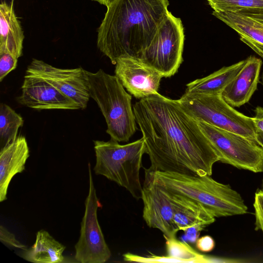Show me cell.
<instances>
[{
    "instance_id": "cell-13",
    "label": "cell",
    "mask_w": 263,
    "mask_h": 263,
    "mask_svg": "<svg viewBox=\"0 0 263 263\" xmlns=\"http://www.w3.org/2000/svg\"><path fill=\"white\" fill-rule=\"evenodd\" d=\"M21 88L17 100L24 106L38 110L80 109L76 102L41 78L25 74Z\"/></svg>"
},
{
    "instance_id": "cell-29",
    "label": "cell",
    "mask_w": 263,
    "mask_h": 263,
    "mask_svg": "<svg viewBox=\"0 0 263 263\" xmlns=\"http://www.w3.org/2000/svg\"><path fill=\"white\" fill-rule=\"evenodd\" d=\"M255 115L252 117L256 130L263 132V107L258 106L254 110Z\"/></svg>"
},
{
    "instance_id": "cell-30",
    "label": "cell",
    "mask_w": 263,
    "mask_h": 263,
    "mask_svg": "<svg viewBox=\"0 0 263 263\" xmlns=\"http://www.w3.org/2000/svg\"><path fill=\"white\" fill-rule=\"evenodd\" d=\"M254 140L263 148V132L256 130Z\"/></svg>"
},
{
    "instance_id": "cell-31",
    "label": "cell",
    "mask_w": 263,
    "mask_h": 263,
    "mask_svg": "<svg viewBox=\"0 0 263 263\" xmlns=\"http://www.w3.org/2000/svg\"><path fill=\"white\" fill-rule=\"evenodd\" d=\"M92 1L98 2L100 4L104 5L107 7L112 0H92Z\"/></svg>"
},
{
    "instance_id": "cell-28",
    "label": "cell",
    "mask_w": 263,
    "mask_h": 263,
    "mask_svg": "<svg viewBox=\"0 0 263 263\" xmlns=\"http://www.w3.org/2000/svg\"><path fill=\"white\" fill-rule=\"evenodd\" d=\"M205 227L199 225H196L187 228L184 231L185 239L192 243L196 242L199 238L201 231Z\"/></svg>"
},
{
    "instance_id": "cell-24",
    "label": "cell",
    "mask_w": 263,
    "mask_h": 263,
    "mask_svg": "<svg viewBox=\"0 0 263 263\" xmlns=\"http://www.w3.org/2000/svg\"><path fill=\"white\" fill-rule=\"evenodd\" d=\"M17 59L10 53L0 52L1 82L8 73L16 68Z\"/></svg>"
},
{
    "instance_id": "cell-11",
    "label": "cell",
    "mask_w": 263,
    "mask_h": 263,
    "mask_svg": "<svg viewBox=\"0 0 263 263\" xmlns=\"http://www.w3.org/2000/svg\"><path fill=\"white\" fill-rule=\"evenodd\" d=\"M141 199L143 218L147 225L159 229L164 238L176 237L179 231L173 220V208L166 191L145 175Z\"/></svg>"
},
{
    "instance_id": "cell-5",
    "label": "cell",
    "mask_w": 263,
    "mask_h": 263,
    "mask_svg": "<svg viewBox=\"0 0 263 263\" xmlns=\"http://www.w3.org/2000/svg\"><path fill=\"white\" fill-rule=\"evenodd\" d=\"M93 143L95 174L125 188L135 198L141 199L140 170L143 155L146 153L143 138L123 145L112 139L108 141L95 140Z\"/></svg>"
},
{
    "instance_id": "cell-25",
    "label": "cell",
    "mask_w": 263,
    "mask_h": 263,
    "mask_svg": "<svg viewBox=\"0 0 263 263\" xmlns=\"http://www.w3.org/2000/svg\"><path fill=\"white\" fill-rule=\"evenodd\" d=\"M255 217V230L263 233V189L258 190L255 194L253 203Z\"/></svg>"
},
{
    "instance_id": "cell-6",
    "label": "cell",
    "mask_w": 263,
    "mask_h": 263,
    "mask_svg": "<svg viewBox=\"0 0 263 263\" xmlns=\"http://www.w3.org/2000/svg\"><path fill=\"white\" fill-rule=\"evenodd\" d=\"M178 101L182 109L196 121L255 140L256 129L252 117L235 109L221 95L184 93Z\"/></svg>"
},
{
    "instance_id": "cell-18",
    "label": "cell",
    "mask_w": 263,
    "mask_h": 263,
    "mask_svg": "<svg viewBox=\"0 0 263 263\" xmlns=\"http://www.w3.org/2000/svg\"><path fill=\"white\" fill-rule=\"evenodd\" d=\"M24 35L12 6L0 4V52L11 54L18 59L22 55Z\"/></svg>"
},
{
    "instance_id": "cell-33",
    "label": "cell",
    "mask_w": 263,
    "mask_h": 263,
    "mask_svg": "<svg viewBox=\"0 0 263 263\" xmlns=\"http://www.w3.org/2000/svg\"><path fill=\"white\" fill-rule=\"evenodd\" d=\"M261 187H262V189H263V178H262V182H261Z\"/></svg>"
},
{
    "instance_id": "cell-23",
    "label": "cell",
    "mask_w": 263,
    "mask_h": 263,
    "mask_svg": "<svg viewBox=\"0 0 263 263\" xmlns=\"http://www.w3.org/2000/svg\"><path fill=\"white\" fill-rule=\"evenodd\" d=\"M24 124L22 116L6 104L0 105V142L1 148L14 140Z\"/></svg>"
},
{
    "instance_id": "cell-15",
    "label": "cell",
    "mask_w": 263,
    "mask_h": 263,
    "mask_svg": "<svg viewBox=\"0 0 263 263\" xmlns=\"http://www.w3.org/2000/svg\"><path fill=\"white\" fill-rule=\"evenodd\" d=\"M29 157V149L26 138H16L1 148L0 151V201L7 199L10 181L17 174L22 173Z\"/></svg>"
},
{
    "instance_id": "cell-22",
    "label": "cell",
    "mask_w": 263,
    "mask_h": 263,
    "mask_svg": "<svg viewBox=\"0 0 263 263\" xmlns=\"http://www.w3.org/2000/svg\"><path fill=\"white\" fill-rule=\"evenodd\" d=\"M165 239L167 255L177 258L181 260L182 262L207 263L230 261L223 258L208 256L199 253L187 243L177 239L176 237Z\"/></svg>"
},
{
    "instance_id": "cell-26",
    "label": "cell",
    "mask_w": 263,
    "mask_h": 263,
    "mask_svg": "<svg viewBox=\"0 0 263 263\" xmlns=\"http://www.w3.org/2000/svg\"><path fill=\"white\" fill-rule=\"evenodd\" d=\"M0 240L2 242L11 247L24 250H27V247L18 241L14 235L3 226H0Z\"/></svg>"
},
{
    "instance_id": "cell-14",
    "label": "cell",
    "mask_w": 263,
    "mask_h": 263,
    "mask_svg": "<svg viewBox=\"0 0 263 263\" xmlns=\"http://www.w3.org/2000/svg\"><path fill=\"white\" fill-rule=\"evenodd\" d=\"M262 64V60L253 55L246 59L243 66L221 95L228 104L239 107L249 102L259 82Z\"/></svg>"
},
{
    "instance_id": "cell-32",
    "label": "cell",
    "mask_w": 263,
    "mask_h": 263,
    "mask_svg": "<svg viewBox=\"0 0 263 263\" xmlns=\"http://www.w3.org/2000/svg\"><path fill=\"white\" fill-rule=\"evenodd\" d=\"M260 83H261V85L263 86V71H262V72L261 73V81H260Z\"/></svg>"
},
{
    "instance_id": "cell-9",
    "label": "cell",
    "mask_w": 263,
    "mask_h": 263,
    "mask_svg": "<svg viewBox=\"0 0 263 263\" xmlns=\"http://www.w3.org/2000/svg\"><path fill=\"white\" fill-rule=\"evenodd\" d=\"M88 168L89 190L85 201L80 237L74 247V258L81 263H103L109 259L111 252L98 220L97 211L101 205L97 195L90 163Z\"/></svg>"
},
{
    "instance_id": "cell-20",
    "label": "cell",
    "mask_w": 263,
    "mask_h": 263,
    "mask_svg": "<svg viewBox=\"0 0 263 263\" xmlns=\"http://www.w3.org/2000/svg\"><path fill=\"white\" fill-rule=\"evenodd\" d=\"M66 247L52 237L45 230L39 231L33 245L25 250L24 258L35 263H61Z\"/></svg>"
},
{
    "instance_id": "cell-16",
    "label": "cell",
    "mask_w": 263,
    "mask_h": 263,
    "mask_svg": "<svg viewBox=\"0 0 263 263\" xmlns=\"http://www.w3.org/2000/svg\"><path fill=\"white\" fill-rule=\"evenodd\" d=\"M165 190L172 203L173 220L179 231L196 225L205 228L215 221V217L200 203Z\"/></svg>"
},
{
    "instance_id": "cell-7",
    "label": "cell",
    "mask_w": 263,
    "mask_h": 263,
    "mask_svg": "<svg viewBox=\"0 0 263 263\" xmlns=\"http://www.w3.org/2000/svg\"><path fill=\"white\" fill-rule=\"evenodd\" d=\"M184 41L181 20L169 11L140 60L160 72L163 77H171L183 62Z\"/></svg>"
},
{
    "instance_id": "cell-2",
    "label": "cell",
    "mask_w": 263,
    "mask_h": 263,
    "mask_svg": "<svg viewBox=\"0 0 263 263\" xmlns=\"http://www.w3.org/2000/svg\"><path fill=\"white\" fill-rule=\"evenodd\" d=\"M168 0H112L98 29L97 47L113 64L140 59L168 13Z\"/></svg>"
},
{
    "instance_id": "cell-17",
    "label": "cell",
    "mask_w": 263,
    "mask_h": 263,
    "mask_svg": "<svg viewBox=\"0 0 263 263\" xmlns=\"http://www.w3.org/2000/svg\"><path fill=\"white\" fill-rule=\"evenodd\" d=\"M212 14L236 31L240 40L263 59V23L233 12L213 11Z\"/></svg>"
},
{
    "instance_id": "cell-12",
    "label": "cell",
    "mask_w": 263,
    "mask_h": 263,
    "mask_svg": "<svg viewBox=\"0 0 263 263\" xmlns=\"http://www.w3.org/2000/svg\"><path fill=\"white\" fill-rule=\"evenodd\" d=\"M115 76L127 91L137 99L158 93L163 74L139 59H119L116 63Z\"/></svg>"
},
{
    "instance_id": "cell-10",
    "label": "cell",
    "mask_w": 263,
    "mask_h": 263,
    "mask_svg": "<svg viewBox=\"0 0 263 263\" xmlns=\"http://www.w3.org/2000/svg\"><path fill=\"white\" fill-rule=\"evenodd\" d=\"M26 74L43 79L76 102L80 109L86 108L90 96L83 68H58L42 60L33 59Z\"/></svg>"
},
{
    "instance_id": "cell-27",
    "label": "cell",
    "mask_w": 263,
    "mask_h": 263,
    "mask_svg": "<svg viewBox=\"0 0 263 263\" xmlns=\"http://www.w3.org/2000/svg\"><path fill=\"white\" fill-rule=\"evenodd\" d=\"M215 245L214 239L209 235L199 237L196 241V246L197 249L203 252H211L214 249Z\"/></svg>"
},
{
    "instance_id": "cell-4",
    "label": "cell",
    "mask_w": 263,
    "mask_h": 263,
    "mask_svg": "<svg viewBox=\"0 0 263 263\" xmlns=\"http://www.w3.org/2000/svg\"><path fill=\"white\" fill-rule=\"evenodd\" d=\"M85 73L90 98L97 103L105 119L106 133L118 142L128 141L137 128L132 96L116 76L101 69L96 72L85 70Z\"/></svg>"
},
{
    "instance_id": "cell-3",
    "label": "cell",
    "mask_w": 263,
    "mask_h": 263,
    "mask_svg": "<svg viewBox=\"0 0 263 263\" xmlns=\"http://www.w3.org/2000/svg\"><path fill=\"white\" fill-rule=\"evenodd\" d=\"M145 175L166 190L200 203L215 217L247 213L248 207L241 195L230 185L218 182L210 175H189L147 169Z\"/></svg>"
},
{
    "instance_id": "cell-21",
    "label": "cell",
    "mask_w": 263,
    "mask_h": 263,
    "mask_svg": "<svg viewBox=\"0 0 263 263\" xmlns=\"http://www.w3.org/2000/svg\"><path fill=\"white\" fill-rule=\"evenodd\" d=\"M214 11L233 12L263 23V0H207Z\"/></svg>"
},
{
    "instance_id": "cell-1",
    "label": "cell",
    "mask_w": 263,
    "mask_h": 263,
    "mask_svg": "<svg viewBox=\"0 0 263 263\" xmlns=\"http://www.w3.org/2000/svg\"><path fill=\"white\" fill-rule=\"evenodd\" d=\"M133 110L151 161L148 171L212 175L219 158L178 100L157 93L140 99Z\"/></svg>"
},
{
    "instance_id": "cell-8",
    "label": "cell",
    "mask_w": 263,
    "mask_h": 263,
    "mask_svg": "<svg viewBox=\"0 0 263 263\" xmlns=\"http://www.w3.org/2000/svg\"><path fill=\"white\" fill-rule=\"evenodd\" d=\"M221 162L254 173L263 172V148L238 134L198 122Z\"/></svg>"
},
{
    "instance_id": "cell-19",
    "label": "cell",
    "mask_w": 263,
    "mask_h": 263,
    "mask_svg": "<svg viewBox=\"0 0 263 263\" xmlns=\"http://www.w3.org/2000/svg\"><path fill=\"white\" fill-rule=\"evenodd\" d=\"M246 63V59L229 66L223 67L210 75L186 84L185 93L221 95Z\"/></svg>"
}]
</instances>
